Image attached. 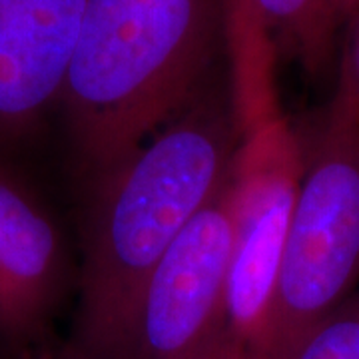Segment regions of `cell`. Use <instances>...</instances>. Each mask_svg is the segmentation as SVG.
Here are the masks:
<instances>
[{
  "label": "cell",
  "instance_id": "6da1fadb",
  "mask_svg": "<svg viewBox=\"0 0 359 359\" xmlns=\"http://www.w3.org/2000/svg\"><path fill=\"white\" fill-rule=\"evenodd\" d=\"M233 106L204 88L110 174L94 198L68 359H120L150 273L228 182L238 152Z\"/></svg>",
  "mask_w": 359,
  "mask_h": 359
},
{
  "label": "cell",
  "instance_id": "5b68a950",
  "mask_svg": "<svg viewBox=\"0 0 359 359\" xmlns=\"http://www.w3.org/2000/svg\"><path fill=\"white\" fill-rule=\"evenodd\" d=\"M233 250L236 222L226 182L150 273L120 359H200L226 330Z\"/></svg>",
  "mask_w": 359,
  "mask_h": 359
},
{
  "label": "cell",
  "instance_id": "30bf717a",
  "mask_svg": "<svg viewBox=\"0 0 359 359\" xmlns=\"http://www.w3.org/2000/svg\"><path fill=\"white\" fill-rule=\"evenodd\" d=\"M339 72H344L349 82L353 84V88L359 94V14L355 16L353 22V32L347 40V46L344 48L341 60H339Z\"/></svg>",
  "mask_w": 359,
  "mask_h": 359
},
{
  "label": "cell",
  "instance_id": "7a4b0ae2",
  "mask_svg": "<svg viewBox=\"0 0 359 359\" xmlns=\"http://www.w3.org/2000/svg\"><path fill=\"white\" fill-rule=\"evenodd\" d=\"M219 30L216 0H88L58 110L90 184L200 96Z\"/></svg>",
  "mask_w": 359,
  "mask_h": 359
},
{
  "label": "cell",
  "instance_id": "277c9868",
  "mask_svg": "<svg viewBox=\"0 0 359 359\" xmlns=\"http://www.w3.org/2000/svg\"><path fill=\"white\" fill-rule=\"evenodd\" d=\"M302 166V140L278 116L245 134L228 176L236 250L226 294V332L252 359H266L268 353Z\"/></svg>",
  "mask_w": 359,
  "mask_h": 359
},
{
  "label": "cell",
  "instance_id": "8992f818",
  "mask_svg": "<svg viewBox=\"0 0 359 359\" xmlns=\"http://www.w3.org/2000/svg\"><path fill=\"white\" fill-rule=\"evenodd\" d=\"M88 0H0V154L58 110Z\"/></svg>",
  "mask_w": 359,
  "mask_h": 359
},
{
  "label": "cell",
  "instance_id": "ba28073f",
  "mask_svg": "<svg viewBox=\"0 0 359 359\" xmlns=\"http://www.w3.org/2000/svg\"><path fill=\"white\" fill-rule=\"evenodd\" d=\"M266 30H273L304 68L321 74L332 65L339 20L332 0H250Z\"/></svg>",
  "mask_w": 359,
  "mask_h": 359
},
{
  "label": "cell",
  "instance_id": "8fae6325",
  "mask_svg": "<svg viewBox=\"0 0 359 359\" xmlns=\"http://www.w3.org/2000/svg\"><path fill=\"white\" fill-rule=\"evenodd\" d=\"M200 359H252L248 355L244 347L240 346L236 339H231V335L224 330L222 334L210 344Z\"/></svg>",
  "mask_w": 359,
  "mask_h": 359
},
{
  "label": "cell",
  "instance_id": "52a82bcc",
  "mask_svg": "<svg viewBox=\"0 0 359 359\" xmlns=\"http://www.w3.org/2000/svg\"><path fill=\"white\" fill-rule=\"evenodd\" d=\"M70 280L62 231L39 196L0 168V339L34 346Z\"/></svg>",
  "mask_w": 359,
  "mask_h": 359
},
{
  "label": "cell",
  "instance_id": "9c48e42d",
  "mask_svg": "<svg viewBox=\"0 0 359 359\" xmlns=\"http://www.w3.org/2000/svg\"><path fill=\"white\" fill-rule=\"evenodd\" d=\"M294 359H359V292L306 337Z\"/></svg>",
  "mask_w": 359,
  "mask_h": 359
},
{
  "label": "cell",
  "instance_id": "7c38bea8",
  "mask_svg": "<svg viewBox=\"0 0 359 359\" xmlns=\"http://www.w3.org/2000/svg\"><path fill=\"white\" fill-rule=\"evenodd\" d=\"M332 4H334L335 16H337L339 25L349 20V18H355L359 14V0H332Z\"/></svg>",
  "mask_w": 359,
  "mask_h": 359
},
{
  "label": "cell",
  "instance_id": "3957f363",
  "mask_svg": "<svg viewBox=\"0 0 359 359\" xmlns=\"http://www.w3.org/2000/svg\"><path fill=\"white\" fill-rule=\"evenodd\" d=\"M302 154L266 359H294L359 282V94L344 72Z\"/></svg>",
  "mask_w": 359,
  "mask_h": 359
}]
</instances>
